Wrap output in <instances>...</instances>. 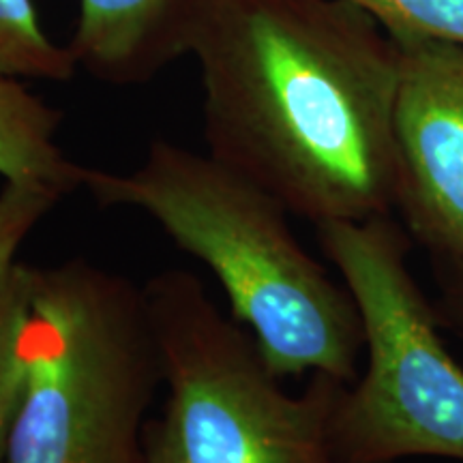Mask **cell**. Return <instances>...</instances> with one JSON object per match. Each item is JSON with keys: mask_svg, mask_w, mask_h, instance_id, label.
Returning <instances> with one entry per match:
<instances>
[{"mask_svg": "<svg viewBox=\"0 0 463 463\" xmlns=\"http://www.w3.org/2000/svg\"><path fill=\"white\" fill-rule=\"evenodd\" d=\"M200 67L208 155L314 225L397 211L402 50L352 0H208Z\"/></svg>", "mask_w": 463, "mask_h": 463, "instance_id": "cell-1", "label": "cell"}, {"mask_svg": "<svg viewBox=\"0 0 463 463\" xmlns=\"http://www.w3.org/2000/svg\"><path fill=\"white\" fill-rule=\"evenodd\" d=\"M84 189L99 206L142 211L208 266L277 378L356 380L364 337L354 298L305 251L269 191L170 140L150 142L131 172L86 167Z\"/></svg>", "mask_w": 463, "mask_h": 463, "instance_id": "cell-2", "label": "cell"}, {"mask_svg": "<svg viewBox=\"0 0 463 463\" xmlns=\"http://www.w3.org/2000/svg\"><path fill=\"white\" fill-rule=\"evenodd\" d=\"M28 384L7 463H146L161 358L144 286L73 258L33 266Z\"/></svg>", "mask_w": 463, "mask_h": 463, "instance_id": "cell-3", "label": "cell"}, {"mask_svg": "<svg viewBox=\"0 0 463 463\" xmlns=\"http://www.w3.org/2000/svg\"><path fill=\"white\" fill-rule=\"evenodd\" d=\"M167 389L148 420L146 463H337L328 422L344 382L311 373L283 391L245 326L189 270L144 283Z\"/></svg>", "mask_w": 463, "mask_h": 463, "instance_id": "cell-4", "label": "cell"}, {"mask_svg": "<svg viewBox=\"0 0 463 463\" xmlns=\"http://www.w3.org/2000/svg\"><path fill=\"white\" fill-rule=\"evenodd\" d=\"M316 236L354 298L367 352V367L339 391L328 422L335 459L463 461V367L410 270L405 230L389 215L317 223Z\"/></svg>", "mask_w": 463, "mask_h": 463, "instance_id": "cell-5", "label": "cell"}, {"mask_svg": "<svg viewBox=\"0 0 463 463\" xmlns=\"http://www.w3.org/2000/svg\"><path fill=\"white\" fill-rule=\"evenodd\" d=\"M395 39L397 211L431 256L463 260V45Z\"/></svg>", "mask_w": 463, "mask_h": 463, "instance_id": "cell-6", "label": "cell"}, {"mask_svg": "<svg viewBox=\"0 0 463 463\" xmlns=\"http://www.w3.org/2000/svg\"><path fill=\"white\" fill-rule=\"evenodd\" d=\"M208 0H80L69 48L78 67L112 86H140L189 56Z\"/></svg>", "mask_w": 463, "mask_h": 463, "instance_id": "cell-7", "label": "cell"}, {"mask_svg": "<svg viewBox=\"0 0 463 463\" xmlns=\"http://www.w3.org/2000/svg\"><path fill=\"white\" fill-rule=\"evenodd\" d=\"M62 114L24 80L0 75V176L5 181L50 184L69 195L84 187L86 167L58 146Z\"/></svg>", "mask_w": 463, "mask_h": 463, "instance_id": "cell-8", "label": "cell"}, {"mask_svg": "<svg viewBox=\"0 0 463 463\" xmlns=\"http://www.w3.org/2000/svg\"><path fill=\"white\" fill-rule=\"evenodd\" d=\"M78 71L71 48L50 37L33 0H0V75L69 82Z\"/></svg>", "mask_w": 463, "mask_h": 463, "instance_id": "cell-9", "label": "cell"}, {"mask_svg": "<svg viewBox=\"0 0 463 463\" xmlns=\"http://www.w3.org/2000/svg\"><path fill=\"white\" fill-rule=\"evenodd\" d=\"M33 266L17 262L0 286V463H7L9 439L28 384L24 326L31 314Z\"/></svg>", "mask_w": 463, "mask_h": 463, "instance_id": "cell-10", "label": "cell"}, {"mask_svg": "<svg viewBox=\"0 0 463 463\" xmlns=\"http://www.w3.org/2000/svg\"><path fill=\"white\" fill-rule=\"evenodd\" d=\"M392 37H427L463 45V0H352Z\"/></svg>", "mask_w": 463, "mask_h": 463, "instance_id": "cell-11", "label": "cell"}, {"mask_svg": "<svg viewBox=\"0 0 463 463\" xmlns=\"http://www.w3.org/2000/svg\"><path fill=\"white\" fill-rule=\"evenodd\" d=\"M62 198L65 194L50 184L5 181L0 189V286L15 269L20 247Z\"/></svg>", "mask_w": 463, "mask_h": 463, "instance_id": "cell-12", "label": "cell"}, {"mask_svg": "<svg viewBox=\"0 0 463 463\" xmlns=\"http://www.w3.org/2000/svg\"><path fill=\"white\" fill-rule=\"evenodd\" d=\"M439 298L436 311L442 326H449L463 339V260L431 256Z\"/></svg>", "mask_w": 463, "mask_h": 463, "instance_id": "cell-13", "label": "cell"}]
</instances>
